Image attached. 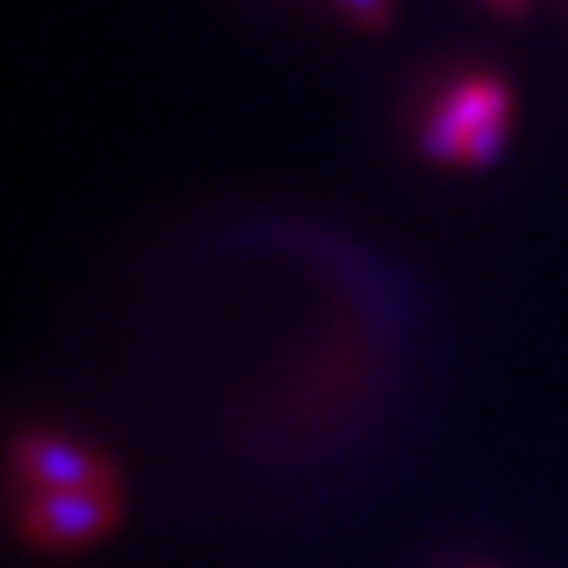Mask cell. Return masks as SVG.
I'll return each mask as SVG.
<instances>
[{
	"label": "cell",
	"instance_id": "cell-1",
	"mask_svg": "<svg viewBox=\"0 0 568 568\" xmlns=\"http://www.w3.org/2000/svg\"><path fill=\"white\" fill-rule=\"evenodd\" d=\"M119 488H77V493H29L20 503V530L39 549L85 545L114 530L119 521Z\"/></svg>",
	"mask_w": 568,
	"mask_h": 568
},
{
	"label": "cell",
	"instance_id": "cell-6",
	"mask_svg": "<svg viewBox=\"0 0 568 568\" xmlns=\"http://www.w3.org/2000/svg\"><path fill=\"white\" fill-rule=\"evenodd\" d=\"M493 6L503 10V14H521V10H526V0H493Z\"/></svg>",
	"mask_w": 568,
	"mask_h": 568
},
{
	"label": "cell",
	"instance_id": "cell-5",
	"mask_svg": "<svg viewBox=\"0 0 568 568\" xmlns=\"http://www.w3.org/2000/svg\"><path fill=\"white\" fill-rule=\"evenodd\" d=\"M342 6L361 29H369V33L388 29V0H342Z\"/></svg>",
	"mask_w": 568,
	"mask_h": 568
},
{
	"label": "cell",
	"instance_id": "cell-3",
	"mask_svg": "<svg viewBox=\"0 0 568 568\" xmlns=\"http://www.w3.org/2000/svg\"><path fill=\"white\" fill-rule=\"evenodd\" d=\"M440 114H446L459 133H474L478 123H488V119H507V85L503 81H488V77H478V81H465L459 91L440 104Z\"/></svg>",
	"mask_w": 568,
	"mask_h": 568
},
{
	"label": "cell",
	"instance_id": "cell-4",
	"mask_svg": "<svg viewBox=\"0 0 568 568\" xmlns=\"http://www.w3.org/2000/svg\"><path fill=\"white\" fill-rule=\"evenodd\" d=\"M503 133H507V119H488L465 138V162L469 166H488L497 152H503Z\"/></svg>",
	"mask_w": 568,
	"mask_h": 568
},
{
	"label": "cell",
	"instance_id": "cell-2",
	"mask_svg": "<svg viewBox=\"0 0 568 568\" xmlns=\"http://www.w3.org/2000/svg\"><path fill=\"white\" fill-rule=\"evenodd\" d=\"M14 474L29 493H77V488H119L114 469L95 450L71 446V440L24 432L14 440Z\"/></svg>",
	"mask_w": 568,
	"mask_h": 568
}]
</instances>
